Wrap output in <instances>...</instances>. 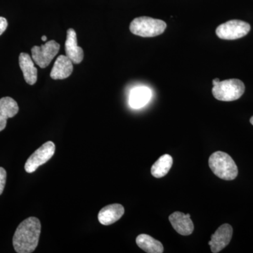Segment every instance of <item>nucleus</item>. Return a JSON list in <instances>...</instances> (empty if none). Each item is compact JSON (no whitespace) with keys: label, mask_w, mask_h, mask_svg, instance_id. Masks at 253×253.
I'll list each match as a JSON object with an SVG mask.
<instances>
[{"label":"nucleus","mask_w":253,"mask_h":253,"mask_svg":"<svg viewBox=\"0 0 253 253\" xmlns=\"http://www.w3.org/2000/svg\"><path fill=\"white\" fill-rule=\"evenodd\" d=\"M41 233V221L31 217L18 225L13 237V246L18 253H33L38 247Z\"/></svg>","instance_id":"1"},{"label":"nucleus","mask_w":253,"mask_h":253,"mask_svg":"<svg viewBox=\"0 0 253 253\" xmlns=\"http://www.w3.org/2000/svg\"><path fill=\"white\" fill-rule=\"evenodd\" d=\"M209 166L218 177L226 181L234 180L239 174L237 166L229 154L216 151L209 158Z\"/></svg>","instance_id":"2"},{"label":"nucleus","mask_w":253,"mask_h":253,"mask_svg":"<svg viewBox=\"0 0 253 253\" xmlns=\"http://www.w3.org/2000/svg\"><path fill=\"white\" fill-rule=\"evenodd\" d=\"M167 24L162 20L147 16L134 18L130 23L129 30L135 36L143 38H152L164 33Z\"/></svg>","instance_id":"3"},{"label":"nucleus","mask_w":253,"mask_h":253,"mask_svg":"<svg viewBox=\"0 0 253 253\" xmlns=\"http://www.w3.org/2000/svg\"><path fill=\"white\" fill-rule=\"evenodd\" d=\"M244 91V83L239 79L220 81L213 85L212 88L214 97L222 101H236L242 96Z\"/></svg>","instance_id":"4"},{"label":"nucleus","mask_w":253,"mask_h":253,"mask_svg":"<svg viewBox=\"0 0 253 253\" xmlns=\"http://www.w3.org/2000/svg\"><path fill=\"white\" fill-rule=\"evenodd\" d=\"M250 31L249 23L240 20H231L218 26L216 34L220 39L234 41L246 36Z\"/></svg>","instance_id":"5"},{"label":"nucleus","mask_w":253,"mask_h":253,"mask_svg":"<svg viewBox=\"0 0 253 253\" xmlns=\"http://www.w3.org/2000/svg\"><path fill=\"white\" fill-rule=\"evenodd\" d=\"M60 49V44L50 41L41 46H34L31 49L32 59L39 67L45 68L51 62Z\"/></svg>","instance_id":"6"},{"label":"nucleus","mask_w":253,"mask_h":253,"mask_svg":"<svg viewBox=\"0 0 253 253\" xmlns=\"http://www.w3.org/2000/svg\"><path fill=\"white\" fill-rule=\"evenodd\" d=\"M55 144L52 141H47L42 145L28 158L25 164V170L28 173H33L42 165L49 161L55 153Z\"/></svg>","instance_id":"7"},{"label":"nucleus","mask_w":253,"mask_h":253,"mask_svg":"<svg viewBox=\"0 0 253 253\" xmlns=\"http://www.w3.org/2000/svg\"><path fill=\"white\" fill-rule=\"evenodd\" d=\"M232 235L233 228L230 224H224L219 226L211 236V240L208 243L211 251L213 253L220 252L229 244Z\"/></svg>","instance_id":"8"},{"label":"nucleus","mask_w":253,"mask_h":253,"mask_svg":"<svg viewBox=\"0 0 253 253\" xmlns=\"http://www.w3.org/2000/svg\"><path fill=\"white\" fill-rule=\"evenodd\" d=\"M65 49L66 56L75 64H79L84 59V51L78 45L77 36L76 31L73 28H69L67 31Z\"/></svg>","instance_id":"9"},{"label":"nucleus","mask_w":253,"mask_h":253,"mask_svg":"<svg viewBox=\"0 0 253 253\" xmlns=\"http://www.w3.org/2000/svg\"><path fill=\"white\" fill-rule=\"evenodd\" d=\"M189 214H185L181 212H175L170 214L169 220L174 230L182 236H189L194 230V223Z\"/></svg>","instance_id":"10"},{"label":"nucleus","mask_w":253,"mask_h":253,"mask_svg":"<svg viewBox=\"0 0 253 253\" xmlns=\"http://www.w3.org/2000/svg\"><path fill=\"white\" fill-rule=\"evenodd\" d=\"M125 213V208L121 204H111L103 208L98 214V219L101 224L111 225L119 220Z\"/></svg>","instance_id":"11"},{"label":"nucleus","mask_w":253,"mask_h":253,"mask_svg":"<svg viewBox=\"0 0 253 253\" xmlns=\"http://www.w3.org/2000/svg\"><path fill=\"white\" fill-rule=\"evenodd\" d=\"M19 111L17 102L9 96L0 99V131L4 130L8 118L14 117Z\"/></svg>","instance_id":"12"},{"label":"nucleus","mask_w":253,"mask_h":253,"mask_svg":"<svg viewBox=\"0 0 253 253\" xmlns=\"http://www.w3.org/2000/svg\"><path fill=\"white\" fill-rule=\"evenodd\" d=\"M73 63V61L67 56L61 55L55 61L50 76L53 80L66 79L72 74Z\"/></svg>","instance_id":"13"},{"label":"nucleus","mask_w":253,"mask_h":253,"mask_svg":"<svg viewBox=\"0 0 253 253\" xmlns=\"http://www.w3.org/2000/svg\"><path fill=\"white\" fill-rule=\"evenodd\" d=\"M29 54L21 53L19 56V66L22 71L25 81L30 85L36 84L38 80V69Z\"/></svg>","instance_id":"14"},{"label":"nucleus","mask_w":253,"mask_h":253,"mask_svg":"<svg viewBox=\"0 0 253 253\" xmlns=\"http://www.w3.org/2000/svg\"><path fill=\"white\" fill-rule=\"evenodd\" d=\"M152 96V92L146 86H137L131 91L129 96V104L134 109H139L144 107Z\"/></svg>","instance_id":"15"},{"label":"nucleus","mask_w":253,"mask_h":253,"mask_svg":"<svg viewBox=\"0 0 253 253\" xmlns=\"http://www.w3.org/2000/svg\"><path fill=\"white\" fill-rule=\"evenodd\" d=\"M137 246L144 252L148 253H163L164 248L163 244L158 240L154 239L147 234H140L136 237Z\"/></svg>","instance_id":"16"},{"label":"nucleus","mask_w":253,"mask_h":253,"mask_svg":"<svg viewBox=\"0 0 253 253\" xmlns=\"http://www.w3.org/2000/svg\"><path fill=\"white\" fill-rule=\"evenodd\" d=\"M172 164V156L168 154L163 155L151 167V174L156 178H162L169 172Z\"/></svg>","instance_id":"17"},{"label":"nucleus","mask_w":253,"mask_h":253,"mask_svg":"<svg viewBox=\"0 0 253 253\" xmlns=\"http://www.w3.org/2000/svg\"><path fill=\"white\" fill-rule=\"evenodd\" d=\"M6 172L4 168L0 167V196L4 191L5 184H6Z\"/></svg>","instance_id":"18"},{"label":"nucleus","mask_w":253,"mask_h":253,"mask_svg":"<svg viewBox=\"0 0 253 253\" xmlns=\"http://www.w3.org/2000/svg\"><path fill=\"white\" fill-rule=\"evenodd\" d=\"M8 22L6 18L0 17V36L2 35L7 28Z\"/></svg>","instance_id":"19"},{"label":"nucleus","mask_w":253,"mask_h":253,"mask_svg":"<svg viewBox=\"0 0 253 253\" xmlns=\"http://www.w3.org/2000/svg\"><path fill=\"white\" fill-rule=\"evenodd\" d=\"M220 82V80L218 79V78H216V79H214L212 81V84L213 85H214V84H217L218 83H219Z\"/></svg>","instance_id":"20"},{"label":"nucleus","mask_w":253,"mask_h":253,"mask_svg":"<svg viewBox=\"0 0 253 253\" xmlns=\"http://www.w3.org/2000/svg\"><path fill=\"white\" fill-rule=\"evenodd\" d=\"M46 39H47V38H46V37L45 36L42 37V41H46Z\"/></svg>","instance_id":"21"},{"label":"nucleus","mask_w":253,"mask_h":253,"mask_svg":"<svg viewBox=\"0 0 253 253\" xmlns=\"http://www.w3.org/2000/svg\"><path fill=\"white\" fill-rule=\"evenodd\" d=\"M250 122H251V124L253 126V116L251 118V120H250Z\"/></svg>","instance_id":"22"}]
</instances>
